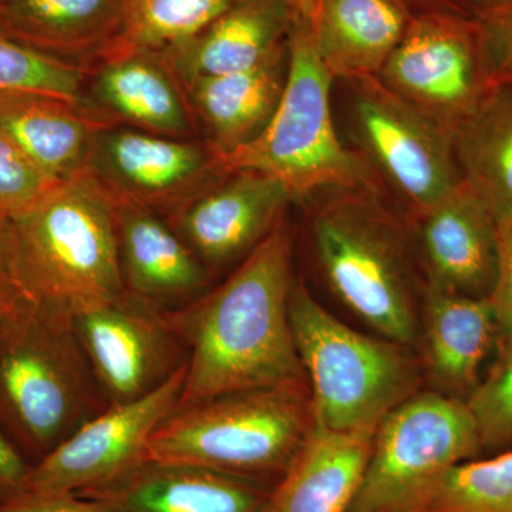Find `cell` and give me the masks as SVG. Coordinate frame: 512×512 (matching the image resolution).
<instances>
[{"label":"cell","instance_id":"1","mask_svg":"<svg viewBox=\"0 0 512 512\" xmlns=\"http://www.w3.org/2000/svg\"><path fill=\"white\" fill-rule=\"evenodd\" d=\"M293 282L284 217L222 284L167 312L188 350L178 407L242 390L308 384L289 318Z\"/></svg>","mask_w":512,"mask_h":512},{"label":"cell","instance_id":"2","mask_svg":"<svg viewBox=\"0 0 512 512\" xmlns=\"http://www.w3.org/2000/svg\"><path fill=\"white\" fill-rule=\"evenodd\" d=\"M107 407L72 315L28 299L0 315V431L32 466Z\"/></svg>","mask_w":512,"mask_h":512},{"label":"cell","instance_id":"3","mask_svg":"<svg viewBox=\"0 0 512 512\" xmlns=\"http://www.w3.org/2000/svg\"><path fill=\"white\" fill-rule=\"evenodd\" d=\"M9 228L28 301L74 315L124 292L116 205L89 174L57 184Z\"/></svg>","mask_w":512,"mask_h":512},{"label":"cell","instance_id":"4","mask_svg":"<svg viewBox=\"0 0 512 512\" xmlns=\"http://www.w3.org/2000/svg\"><path fill=\"white\" fill-rule=\"evenodd\" d=\"M312 426L308 384L221 394L177 407L148 441L147 458L275 487Z\"/></svg>","mask_w":512,"mask_h":512},{"label":"cell","instance_id":"5","mask_svg":"<svg viewBox=\"0 0 512 512\" xmlns=\"http://www.w3.org/2000/svg\"><path fill=\"white\" fill-rule=\"evenodd\" d=\"M296 19L288 39L285 90L274 117L254 141L215 161L224 174L249 170L275 178L292 201L322 191H379L372 167L340 140L330 104L335 79L319 59L308 20Z\"/></svg>","mask_w":512,"mask_h":512},{"label":"cell","instance_id":"6","mask_svg":"<svg viewBox=\"0 0 512 512\" xmlns=\"http://www.w3.org/2000/svg\"><path fill=\"white\" fill-rule=\"evenodd\" d=\"M313 211V252L339 301L383 338L416 345L412 256L379 191L338 190Z\"/></svg>","mask_w":512,"mask_h":512},{"label":"cell","instance_id":"7","mask_svg":"<svg viewBox=\"0 0 512 512\" xmlns=\"http://www.w3.org/2000/svg\"><path fill=\"white\" fill-rule=\"evenodd\" d=\"M289 318L316 426L376 429L387 413L417 392L419 366L410 346L357 332L296 282Z\"/></svg>","mask_w":512,"mask_h":512},{"label":"cell","instance_id":"8","mask_svg":"<svg viewBox=\"0 0 512 512\" xmlns=\"http://www.w3.org/2000/svg\"><path fill=\"white\" fill-rule=\"evenodd\" d=\"M481 448L464 399L439 390L416 392L377 424L349 512H416L446 471Z\"/></svg>","mask_w":512,"mask_h":512},{"label":"cell","instance_id":"9","mask_svg":"<svg viewBox=\"0 0 512 512\" xmlns=\"http://www.w3.org/2000/svg\"><path fill=\"white\" fill-rule=\"evenodd\" d=\"M359 153L419 217L460 183L453 134L384 87L377 77L345 82Z\"/></svg>","mask_w":512,"mask_h":512},{"label":"cell","instance_id":"10","mask_svg":"<svg viewBox=\"0 0 512 512\" xmlns=\"http://www.w3.org/2000/svg\"><path fill=\"white\" fill-rule=\"evenodd\" d=\"M72 319L109 407L143 399L188 365L187 346L167 312L126 291Z\"/></svg>","mask_w":512,"mask_h":512},{"label":"cell","instance_id":"11","mask_svg":"<svg viewBox=\"0 0 512 512\" xmlns=\"http://www.w3.org/2000/svg\"><path fill=\"white\" fill-rule=\"evenodd\" d=\"M377 79L451 134L490 92L477 22L409 23Z\"/></svg>","mask_w":512,"mask_h":512},{"label":"cell","instance_id":"12","mask_svg":"<svg viewBox=\"0 0 512 512\" xmlns=\"http://www.w3.org/2000/svg\"><path fill=\"white\" fill-rule=\"evenodd\" d=\"M114 204L168 215L224 175L202 141L127 126L100 128L86 171Z\"/></svg>","mask_w":512,"mask_h":512},{"label":"cell","instance_id":"13","mask_svg":"<svg viewBox=\"0 0 512 512\" xmlns=\"http://www.w3.org/2000/svg\"><path fill=\"white\" fill-rule=\"evenodd\" d=\"M187 366L136 402L110 406L79 427L30 473L29 494H77L147 458L148 441L183 396Z\"/></svg>","mask_w":512,"mask_h":512},{"label":"cell","instance_id":"14","mask_svg":"<svg viewBox=\"0 0 512 512\" xmlns=\"http://www.w3.org/2000/svg\"><path fill=\"white\" fill-rule=\"evenodd\" d=\"M284 185L256 171L225 173L165 215L212 278L245 258L284 218Z\"/></svg>","mask_w":512,"mask_h":512},{"label":"cell","instance_id":"15","mask_svg":"<svg viewBox=\"0 0 512 512\" xmlns=\"http://www.w3.org/2000/svg\"><path fill=\"white\" fill-rule=\"evenodd\" d=\"M79 104L109 126L184 140L197 133L183 87L158 53L107 50L89 69Z\"/></svg>","mask_w":512,"mask_h":512},{"label":"cell","instance_id":"16","mask_svg":"<svg viewBox=\"0 0 512 512\" xmlns=\"http://www.w3.org/2000/svg\"><path fill=\"white\" fill-rule=\"evenodd\" d=\"M427 284L488 298L497 276L498 224L463 180L416 217Z\"/></svg>","mask_w":512,"mask_h":512},{"label":"cell","instance_id":"17","mask_svg":"<svg viewBox=\"0 0 512 512\" xmlns=\"http://www.w3.org/2000/svg\"><path fill=\"white\" fill-rule=\"evenodd\" d=\"M272 488L208 468L146 458L76 495L109 512H262Z\"/></svg>","mask_w":512,"mask_h":512},{"label":"cell","instance_id":"18","mask_svg":"<svg viewBox=\"0 0 512 512\" xmlns=\"http://www.w3.org/2000/svg\"><path fill=\"white\" fill-rule=\"evenodd\" d=\"M114 205L124 291L163 312L210 291V272L164 215L127 202Z\"/></svg>","mask_w":512,"mask_h":512},{"label":"cell","instance_id":"19","mask_svg":"<svg viewBox=\"0 0 512 512\" xmlns=\"http://www.w3.org/2000/svg\"><path fill=\"white\" fill-rule=\"evenodd\" d=\"M286 73L288 46L244 72L180 83L202 143L214 157L247 146L265 130L284 94Z\"/></svg>","mask_w":512,"mask_h":512},{"label":"cell","instance_id":"20","mask_svg":"<svg viewBox=\"0 0 512 512\" xmlns=\"http://www.w3.org/2000/svg\"><path fill=\"white\" fill-rule=\"evenodd\" d=\"M292 16L285 0H238L200 35L158 55L180 83L244 72L288 46Z\"/></svg>","mask_w":512,"mask_h":512},{"label":"cell","instance_id":"21","mask_svg":"<svg viewBox=\"0 0 512 512\" xmlns=\"http://www.w3.org/2000/svg\"><path fill=\"white\" fill-rule=\"evenodd\" d=\"M376 429L333 431L313 424L262 512H349Z\"/></svg>","mask_w":512,"mask_h":512},{"label":"cell","instance_id":"22","mask_svg":"<svg viewBox=\"0 0 512 512\" xmlns=\"http://www.w3.org/2000/svg\"><path fill=\"white\" fill-rule=\"evenodd\" d=\"M106 126L72 101L0 94V136L57 183L86 171L94 138Z\"/></svg>","mask_w":512,"mask_h":512},{"label":"cell","instance_id":"23","mask_svg":"<svg viewBox=\"0 0 512 512\" xmlns=\"http://www.w3.org/2000/svg\"><path fill=\"white\" fill-rule=\"evenodd\" d=\"M421 315L430 376L439 392L467 397L500 336L490 299L426 285Z\"/></svg>","mask_w":512,"mask_h":512},{"label":"cell","instance_id":"24","mask_svg":"<svg viewBox=\"0 0 512 512\" xmlns=\"http://www.w3.org/2000/svg\"><path fill=\"white\" fill-rule=\"evenodd\" d=\"M121 28V0H6L0 33L42 55L83 63L100 59Z\"/></svg>","mask_w":512,"mask_h":512},{"label":"cell","instance_id":"25","mask_svg":"<svg viewBox=\"0 0 512 512\" xmlns=\"http://www.w3.org/2000/svg\"><path fill=\"white\" fill-rule=\"evenodd\" d=\"M309 25L326 70L350 82L379 76L409 22L397 0H320Z\"/></svg>","mask_w":512,"mask_h":512},{"label":"cell","instance_id":"26","mask_svg":"<svg viewBox=\"0 0 512 512\" xmlns=\"http://www.w3.org/2000/svg\"><path fill=\"white\" fill-rule=\"evenodd\" d=\"M461 180L497 222L512 215V86H493L453 133Z\"/></svg>","mask_w":512,"mask_h":512},{"label":"cell","instance_id":"27","mask_svg":"<svg viewBox=\"0 0 512 512\" xmlns=\"http://www.w3.org/2000/svg\"><path fill=\"white\" fill-rule=\"evenodd\" d=\"M237 2L121 0L120 33L110 49L163 53L200 35Z\"/></svg>","mask_w":512,"mask_h":512},{"label":"cell","instance_id":"28","mask_svg":"<svg viewBox=\"0 0 512 512\" xmlns=\"http://www.w3.org/2000/svg\"><path fill=\"white\" fill-rule=\"evenodd\" d=\"M416 512H512V448L451 467Z\"/></svg>","mask_w":512,"mask_h":512},{"label":"cell","instance_id":"29","mask_svg":"<svg viewBox=\"0 0 512 512\" xmlns=\"http://www.w3.org/2000/svg\"><path fill=\"white\" fill-rule=\"evenodd\" d=\"M89 67L42 55L0 33V94H43L79 104Z\"/></svg>","mask_w":512,"mask_h":512},{"label":"cell","instance_id":"30","mask_svg":"<svg viewBox=\"0 0 512 512\" xmlns=\"http://www.w3.org/2000/svg\"><path fill=\"white\" fill-rule=\"evenodd\" d=\"M468 410L476 423L481 447L512 448V340L503 343V352L490 375L468 393Z\"/></svg>","mask_w":512,"mask_h":512},{"label":"cell","instance_id":"31","mask_svg":"<svg viewBox=\"0 0 512 512\" xmlns=\"http://www.w3.org/2000/svg\"><path fill=\"white\" fill-rule=\"evenodd\" d=\"M57 184L0 136V218L12 220L25 214Z\"/></svg>","mask_w":512,"mask_h":512},{"label":"cell","instance_id":"32","mask_svg":"<svg viewBox=\"0 0 512 512\" xmlns=\"http://www.w3.org/2000/svg\"><path fill=\"white\" fill-rule=\"evenodd\" d=\"M491 86H512V0H500L476 20Z\"/></svg>","mask_w":512,"mask_h":512},{"label":"cell","instance_id":"33","mask_svg":"<svg viewBox=\"0 0 512 512\" xmlns=\"http://www.w3.org/2000/svg\"><path fill=\"white\" fill-rule=\"evenodd\" d=\"M498 224L497 276L490 299L498 332L504 342L512 340V215Z\"/></svg>","mask_w":512,"mask_h":512},{"label":"cell","instance_id":"34","mask_svg":"<svg viewBox=\"0 0 512 512\" xmlns=\"http://www.w3.org/2000/svg\"><path fill=\"white\" fill-rule=\"evenodd\" d=\"M32 464L0 431V507L29 494Z\"/></svg>","mask_w":512,"mask_h":512},{"label":"cell","instance_id":"35","mask_svg":"<svg viewBox=\"0 0 512 512\" xmlns=\"http://www.w3.org/2000/svg\"><path fill=\"white\" fill-rule=\"evenodd\" d=\"M0 512H109L101 505L76 494L36 495L28 494L13 501Z\"/></svg>","mask_w":512,"mask_h":512},{"label":"cell","instance_id":"36","mask_svg":"<svg viewBox=\"0 0 512 512\" xmlns=\"http://www.w3.org/2000/svg\"><path fill=\"white\" fill-rule=\"evenodd\" d=\"M25 299L13 265L9 220L0 218V315Z\"/></svg>","mask_w":512,"mask_h":512},{"label":"cell","instance_id":"37","mask_svg":"<svg viewBox=\"0 0 512 512\" xmlns=\"http://www.w3.org/2000/svg\"><path fill=\"white\" fill-rule=\"evenodd\" d=\"M285 2L298 18L308 20L311 23L316 12H318L320 0H285Z\"/></svg>","mask_w":512,"mask_h":512},{"label":"cell","instance_id":"38","mask_svg":"<svg viewBox=\"0 0 512 512\" xmlns=\"http://www.w3.org/2000/svg\"><path fill=\"white\" fill-rule=\"evenodd\" d=\"M484 2H485V6H487V8H485V9H488V8H490V6H493L494 3L500 2V0H484Z\"/></svg>","mask_w":512,"mask_h":512},{"label":"cell","instance_id":"39","mask_svg":"<svg viewBox=\"0 0 512 512\" xmlns=\"http://www.w3.org/2000/svg\"><path fill=\"white\" fill-rule=\"evenodd\" d=\"M6 0H0V5H2V3H5Z\"/></svg>","mask_w":512,"mask_h":512}]
</instances>
